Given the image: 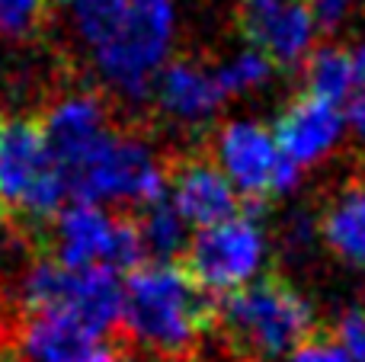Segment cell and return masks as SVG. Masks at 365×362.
Listing matches in <instances>:
<instances>
[{"instance_id": "1", "label": "cell", "mask_w": 365, "mask_h": 362, "mask_svg": "<svg viewBox=\"0 0 365 362\" xmlns=\"http://www.w3.org/2000/svg\"><path fill=\"white\" fill-rule=\"evenodd\" d=\"M122 321L138 343L180 356L218 327V295L177 263H145L122 279Z\"/></svg>"}, {"instance_id": "2", "label": "cell", "mask_w": 365, "mask_h": 362, "mask_svg": "<svg viewBox=\"0 0 365 362\" xmlns=\"http://www.w3.org/2000/svg\"><path fill=\"white\" fill-rule=\"evenodd\" d=\"M218 327L227 346L247 362H266L295 350L317 327L314 311L279 273L218 299Z\"/></svg>"}, {"instance_id": "3", "label": "cell", "mask_w": 365, "mask_h": 362, "mask_svg": "<svg viewBox=\"0 0 365 362\" xmlns=\"http://www.w3.org/2000/svg\"><path fill=\"white\" fill-rule=\"evenodd\" d=\"M173 36L170 0H132L128 16L106 45L96 48V64L115 90L145 100Z\"/></svg>"}, {"instance_id": "4", "label": "cell", "mask_w": 365, "mask_h": 362, "mask_svg": "<svg viewBox=\"0 0 365 362\" xmlns=\"http://www.w3.org/2000/svg\"><path fill=\"white\" fill-rule=\"evenodd\" d=\"M38 122H42L45 151L68 180V192L71 183L93 164V157L115 135V128L109 125V109L103 96L87 87L61 90L45 106Z\"/></svg>"}, {"instance_id": "5", "label": "cell", "mask_w": 365, "mask_h": 362, "mask_svg": "<svg viewBox=\"0 0 365 362\" xmlns=\"http://www.w3.org/2000/svg\"><path fill=\"white\" fill-rule=\"evenodd\" d=\"M259 260H263V234L253 218L237 215L231 222L195 231L177 267L186 269L212 295H227L253 279Z\"/></svg>"}, {"instance_id": "6", "label": "cell", "mask_w": 365, "mask_h": 362, "mask_svg": "<svg viewBox=\"0 0 365 362\" xmlns=\"http://www.w3.org/2000/svg\"><path fill=\"white\" fill-rule=\"evenodd\" d=\"M164 192L167 170H160L151 148L122 132H115L93 157V164L71 183V199L90 205L100 199H128L135 205H148Z\"/></svg>"}, {"instance_id": "7", "label": "cell", "mask_w": 365, "mask_h": 362, "mask_svg": "<svg viewBox=\"0 0 365 362\" xmlns=\"http://www.w3.org/2000/svg\"><path fill=\"white\" fill-rule=\"evenodd\" d=\"M234 16L240 36L269 58L272 68H295L314 45L308 0H237Z\"/></svg>"}, {"instance_id": "8", "label": "cell", "mask_w": 365, "mask_h": 362, "mask_svg": "<svg viewBox=\"0 0 365 362\" xmlns=\"http://www.w3.org/2000/svg\"><path fill=\"white\" fill-rule=\"evenodd\" d=\"M170 180V199L182 215V222L195 228H212V224L231 222L244 212V199L225 177L218 160L208 154H186L167 167Z\"/></svg>"}, {"instance_id": "9", "label": "cell", "mask_w": 365, "mask_h": 362, "mask_svg": "<svg viewBox=\"0 0 365 362\" xmlns=\"http://www.w3.org/2000/svg\"><path fill=\"white\" fill-rule=\"evenodd\" d=\"M218 160L225 167V177L231 180V186H237L244 205L250 209L247 218L263 212L266 199H272V180H276V167L282 160L269 128L259 122L225 125L218 135Z\"/></svg>"}, {"instance_id": "10", "label": "cell", "mask_w": 365, "mask_h": 362, "mask_svg": "<svg viewBox=\"0 0 365 362\" xmlns=\"http://www.w3.org/2000/svg\"><path fill=\"white\" fill-rule=\"evenodd\" d=\"M19 346L29 362H122L113 343L61 311H26Z\"/></svg>"}, {"instance_id": "11", "label": "cell", "mask_w": 365, "mask_h": 362, "mask_svg": "<svg viewBox=\"0 0 365 362\" xmlns=\"http://www.w3.org/2000/svg\"><path fill=\"white\" fill-rule=\"evenodd\" d=\"M38 115H0V212L16 215L32 180L48 167Z\"/></svg>"}, {"instance_id": "12", "label": "cell", "mask_w": 365, "mask_h": 362, "mask_svg": "<svg viewBox=\"0 0 365 362\" xmlns=\"http://www.w3.org/2000/svg\"><path fill=\"white\" fill-rule=\"evenodd\" d=\"M340 132L343 115L334 103L317 100L311 93H298L276 119L272 138L282 157H289L295 167H304L321 160L336 145Z\"/></svg>"}, {"instance_id": "13", "label": "cell", "mask_w": 365, "mask_h": 362, "mask_svg": "<svg viewBox=\"0 0 365 362\" xmlns=\"http://www.w3.org/2000/svg\"><path fill=\"white\" fill-rule=\"evenodd\" d=\"M154 83H158L160 106L182 122L212 119L218 113V106L225 103V90L218 83V74L199 68L195 61H186V58L167 64Z\"/></svg>"}, {"instance_id": "14", "label": "cell", "mask_w": 365, "mask_h": 362, "mask_svg": "<svg viewBox=\"0 0 365 362\" xmlns=\"http://www.w3.org/2000/svg\"><path fill=\"white\" fill-rule=\"evenodd\" d=\"M113 218L103 215L100 205L71 202L55 224V260L68 269H87L103 263L109 247Z\"/></svg>"}, {"instance_id": "15", "label": "cell", "mask_w": 365, "mask_h": 362, "mask_svg": "<svg viewBox=\"0 0 365 362\" xmlns=\"http://www.w3.org/2000/svg\"><path fill=\"white\" fill-rule=\"evenodd\" d=\"M64 314H71L77 324L103 337L122 318V276L103 263L77 269Z\"/></svg>"}, {"instance_id": "16", "label": "cell", "mask_w": 365, "mask_h": 362, "mask_svg": "<svg viewBox=\"0 0 365 362\" xmlns=\"http://www.w3.org/2000/svg\"><path fill=\"white\" fill-rule=\"evenodd\" d=\"M317 231L340 260L365 267V183H349L324 205Z\"/></svg>"}, {"instance_id": "17", "label": "cell", "mask_w": 365, "mask_h": 362, "mask_svg": "<svg viewBox=\"0 0 365 362\" xmlns=\"http://www.w3.org/2000/svg\"><path fill=\"white\" fill-rule=\"evenodd\" d=\"M135 218H138L148 263H177L189 241H186V222H182V215L173 205L170 192L158 196L148 205H138Z\"/></svg>"}, {"instance_id": "18", "label": "cell", "mask_w": 365, "mask_h": 362, "mask_svg": "<svg viewBox=\"0 0 365 362\" xmlns=\"http://www.w3.org/2000/svg\"><path fill=\"white\" fill-rule=\"evenodd\" d=\"M302 77H304V93L317 96V100H327L336 106V103L346 100L356 87L349 48H340V45L311 48L308 58L302 61Z\"/></svg>"}, {"instance_id": "19", "label": "cell", "mask_w": 365, "mask_h": 362, "mask_svg": "<svg viewBox=\"0 0 365 362\" xmlns=\"http://www.w3.org/2000/svg\"><path fill=\"white\" fill-rule=\"evenodd\" d=\"M132 0H74V23L77 32L87 38L93 48L106 45L119 32V26L128 16Z\"/></svg>"}, {"instance_id": "20", "label": "cell", "mask_w": 365, "mask_h": 362, "mask_svg": "<svg viewBox=\"0 0 365 362\" xmlns=\"http://www.w3.org/2000/svg\"><path fill=\"white\" fill-rule=\"evenodd\" d=\"M48 23V0H0V36L36 38Z\"/></svg>"}, {"instance_id": "21", "label": "cell", "mask_w": 365, "mask_h": 362, "mask_svg": "<svg viewBox=\"0 0 365 362\" xmlns=\"http://www.w3.org/2000/svg\"><path fill=\"white\" fill-rule=\"evenodd\" d=\"M215 74H218V83H221V90H225V96L244 93V90L259 87V83L272 74V61L266 55H259V51H244L240 58L227 61L225 68L215 71Z\"/></svg>"}, {"instance_id": "22", "label": "cell", "mask_w": 365, "mask_h": 362, "mask_svg": "<svg viewBox=\"0 0 365 362\" xmlns=\"http://www.w3.org/2000/svg\"><path fill=\"white\" fill-rule=\"evenodd\" d=\"M289 362H349L346 350L340 346V340L334 337L330 327H321L317 324L302 343L292 350V359Z\"/></svg>"}, {"instance_id": "23", "label": "cell", "mask_w": 365, "mask_h": 362, "mask_svg": "<svg viewBox=\"0 0 365 362\" xmlns=\"http://www.w3.org/2000/svg\"><path fill=\"white\" fill-rule=\"evenodd\" d=\"M334 337L346 350L349 362H365V308H346L336 321Z\"/></svg>"}, {"instance_id": "24", "label": "cell", "mask_w": 365, "mask_h": 362, "mask_svg": "<svg viewBox=\"0 0 365 362\" xmlns=\"http://www.w3.org/2000/svg\"><path fill=\"white\" fill-rule=\"evenodd\" d=\"M353 4H356V0H308L311 19H314V29L336 32L343 23H346L349 13H353Z\"/></svg>"}, {"instance_id": "25", "label": "cell", "mask_w": 365, "mask_h": 362, "mask_svg": "<svg viewBox=\"0 0 365 362\" xmlns=\"http://www.w3.org/2000/svg\"><path fill=\"white\" fill-rule=\"evenodd\" d=\"M346 119H349V125H353V132L359 135V141H365V90L359 96H353V100H349Z\"/></svg>"}, {"instance_id": "26", "label": "cell", "mask_w": 365, "mask_h": 362, "mask_svg": "<svg viewBox=\"0 0 365 362\" xmlns=\"http://www.w3.org/2000/svg\"><path fill=\"white\" fill-rule=\"evenodd\" d=\"M349 58H353V74H356V83H365V38L356 42L349 48Z\"/></svg>"}, {"instance_id": "27", "label": "cell", "mask_w": 365, "mask_h": 362, "mask_svg": "<svg viewBox=\"0 0 365 362\" xmlns=\"http://www.w3.org/2000/svg\"><path fill=\"white\" fill-rule=\"evenodd\" d=\"M0 224H4V212H0Z\"/></svg>"}, {"instance_id": "28", "label": "cell", "mask_w": 365, "mask_h": 362, "mask_svg": "<svg viewBox=\"0 0 365 362\" xmlns=\"http://www.w3.org/2000/svg\"><path fill=\"white\" fill-rule=\"evenodd\" d=\"M71 4H74V0H71Z\"/></svg>"}]
</instances>
